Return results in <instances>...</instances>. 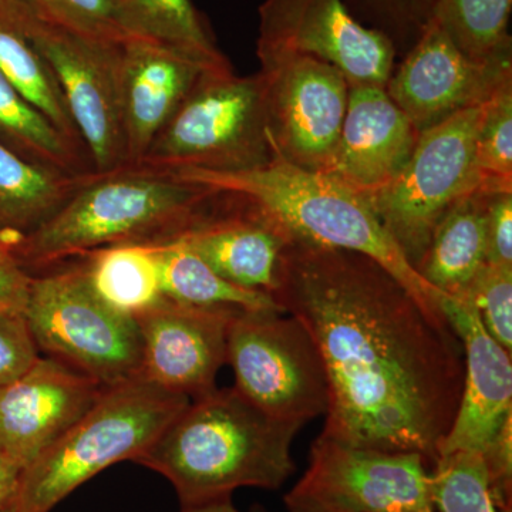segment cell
I'll use <instances>...</instances> for the list:
<instances>
[{
    "label": "cell",
    "instance_id": "obj_41",
    "mask_svg": "<svg viewBox=\"0 0 512 512\" xmlns=\"http://www.w3.org/2000/svg\"><path fill=\"white\" fill-rule=\"evenodd\" d=\"M431 512H437V511H431Z\"/></svg>",
    "mask_w": 512,
    "mask_h": 512
},
{
    "label": "cell",
    "instance_id": "obj_34",
    "mask_svg": "<svg viewBox=\"0 0 512 512\" xmlns=\"http://www.w3.org/2000/svg\"><path fill=\"white\" fill-rule=\"evenodd\" d=\"M39 352L23 315L0 312V389L22 376Z\"/></svg>",
    "mask_w": 512,
    "mask_h": 512
},
{
    "label": "cell",
    "instance_id": "obj_6",
    "mask_svg": "<svg viewBox=\"0 0 512 512\" xmlns=\"http://www.w3.org/2000/svg\"><path fill=\"white\" fill-rule=\"evenodd\" d=\"M272 156L261 73L211 70L202 74L134 167L165 174L237 173L262 167Z\"/></svg>",
    "mask_w": 512,
    "mask_h": 512
},
{
    "label": "cell",
    "instance_id": "obj_1",
    "mask_svg": "<svg viewBox=\"0 0 512 512\" xmlns=\"http://www.w3.org/2000/svg\"><path fill=\"white\" fill-rule=\"evenodd\" d=\"M274 298L305 326L325 365L320 436L417 453L431 470L463 392V343L447 319L369 256L296 238Z\"/></svg>",
    "mask_w": 512,
    "mask_h": 512
},
{
    "label": "cell",
    "instance_id": "obj_14",
    "mask_svg": "<svg viewBox=\"0 0 512 512\" xmlns=\"http://www.w3.org/2000/svg\"><path fill=\"white\" fill-rule=\"evenodd\" d=\"M510 77L512 57L477 62L430 22L402 64L394 67L386 92L421 133L458 111L487 103Z\"/></svg>",
    "mask_w": 512,
    "mask_h": 512
},
{
    "label": "cell",
    "instance_id": "obj_18",
    "mask_svg": "<svg viewBox=\"0 0 512 512\" xmlns=\"http://www.w3.org/2000/svg\"><path fill=\"white\" fill-rule=\"evenodd\" d=\"M440 308L463 343L464 382L439 458L453 453L484 456L512 419L511 353L488 335L470 303L444 296Z\"/></svg>",
    "mask_w": 512,
    "mask_h": 512
},
{
    "label": "cell",
    "instance_id": "obj_19",
    "mask_svg": "<svg viewBox=\"0 0 512 512\" xmlns=\"http://www.w3.org/2000/svg\"><path fill=\"white\" fill-rule=\"evenodd\" d=\"M211 70L215 69L146 37L133 36L121 43L120 113L126 167L141 160L202 74Z\"/></svg>",
    "mask_w": 512,
    "mask_h": 512
},
{
    "label": "cell",
    "instance_id": "obj_39",
    "mask_svg": "<svg viewBox=\"0 0 512 512\" xmlns=\"http://www.w3.org/2000/svg\"><path fill=\"white\" fill-rule=\"evenodd\" d=\"M181 512H239L235 505L232 504L231 497L221 498V500L210 501V503H202L195 505H187L183 507Z\"/></svg>",
    "mask_w": 512,
    "mask_h": 512
},
{
    "label": "cell",
    "instance_id": "obj_22",
    "mask_svg": "<svg viewBox=\"0 0 512 512\" xmlns=\"http://www.w3.org/2000/svg\"><path fill=\"white\" fill-rule=\"evenodd\" d=\"M90 174L66 173L35 163L0 140V234L19 238L35 231Z\"/></svg>",
    "mask_w": 512,
    "mask_h": 512
},
{
    "label": "cell",
    "instance_id": "obj_15",
    "mask_svg": "<svg viewBox=\"0 0 512 512\" xmlns=\"http://www.w3.org/2000/svg\"><path fill=\"white\" fill-rule=\"evenodd\" d=\"M238 312L163 298L137 315L141 377L191 400L214 392L218 372L227 365L229 325Z\"/></svg>",
    "mask_w": 512,
    "mask_h": 512
},
{
    "label": "cell",
    "instance_id": "obj_26",
    "mask_svg": "<svg viewBox=\"0 0 512 512\" xmlns=\"http://www.w3.org/2000/svg\"><path fill=\"white\" fill-rule=\"evenodd\" d=\"M131 36L178 50L210 69H231L191 0H114Z\"/></svg>",
    "mask_w": 512,
    "mask_h": 512
},
{
    "label": "cell",
    "instance_id": "obj_23",
    "mask_svg": "<svg viewBox=\"0 0 512 512\" xmlns=\"http://www.w3.org/2000/svg\"><path fill=\"white\" fill-rule=\"evenodd\" d=\"M0 73L64 137L86 153L55 77L30 42L18 0H0Z\"/></svg>",
    "mask_w": 512,
    "mask_h": 512
},
{
    "label": "cell",
    "instance_id": "obj_37",
    "mask_svg": "<svg viewBox=\"0 0 512 512\" xmlns=\"http://www.w3.org/2000/svg\"><path fill=\"white\" fill-rule=\"evenodd\" d=\"M22 471L0 453V512L16 497Z\"/></svg>",
    "mask_w": 512,
    "mask_h": 512
},
{
    "label": "cell",
    "instance_id": "obj_7",
    "mask_svg": "<svg viewBox=\"0 0 512 512\" xmlns=\"http://www.w3.org/2000/svg\"><path fill=\"white\" fill-rule=\"evenodd\" d=\"M32 276L23 318L37 348L103 387L141 377L136 318L97 296L83 262Z\"/></svg>",
    "mask_w": 512,
    "mask_h": 512
},
{
    "label": "cell",
    "instance_id": "obj_20",
    "mask_svg": "<svg viewBox=\"0 0 512 512\" xmlns=\"http://www.w3.org/2000/svg\"><path fill=\"white\" fill-rule=\"evenodd\" d=\"M420 131L390 99L386 87L352 86L332 160L323 174L369 194L389 184L412 157Z\"/></svg>",
    "mask_w": 512,
    "mask_h": 512
},
{
    "label": "cell",
    "instance_id": "obj_16",
    "mask_svg": "<svg viewBox=\"0 0 512 512\" xmlns=\"http://www.w3.org/2000/svg\"><path fill=\"white\" fill-rule=\"evenodd\" d=\"M103 390L55 357H37L0 389V453L25 471L92 409Z\"/></svg>",
    "mask_w": 512,
    "mask_h": 512
},
{
    "label": "cell",
    "instance_id": "obj_10",
    "mask_svg": "<svg viewBox=\"0 0 512 512\" xmlns=\"http://www.w3.org/2000/svg\"><path fill=\"white\" fill-rule=\"evenodd\" d=\"M18 3L26 33L55 77L93 173L126 167L120 113L121 43L53 25Z\"/></svg>",
    "mask_w": 512,
    "mask_h": 512
},
{
    "label": "cell",
    "instance_id": "obj_32",
    "mask_svg": "<svg viewBox=\"0 0 512 512\" xmlns=\"http://www.w3.org/2000/svg\"><path fill=\"white\" fill-rule=\"evenodd\" d=\"M363 25L392 40L397 53L409 52L429 26L433 0H346Z\"/></svg>",
    "mask_w": 512,
    "mask_h": 512
},
{
    "label": "cell",
    "instance_id": "obj_4",
    "mask_svg": "<svg viewBox=\"0 0 512 512\" xmlns=\"http://www.w3.org/2000/svg\"><path fill=\"white\" fill-rule=\"evenodd\" d=\"M173 175L242 198L274 218L296 239L369 256L399 279L427 312L446 319L440 308L443 293L427 284L410 265L365 198L330 175L296 167L275 151L268 164L254 170H187Z\"/></svg>",
    "mask_w": 512,
    "mask_h": 512
},
{
    "label": "cell",
    "instance_id": "obj_17",
    "mask_svg": "<svg viewBox=\"0 0 512 512\" xmlns=\"http://www.w3.org/2000/svg\"><path fill=\"white\" fill-rule=\"evenodd\" d=\"M293 239L264 211L217 192L210 207L170 241L187 245L225 281L274 298L282 256Z\"/></svg>",
    "mask_w": 512,
    "mask_h": 512
},
{
    "label": "cell",
    "instance_id": "obj_30",
    "mask_svg": "<svg viewBox=\"0 0 512 512\" xmlns=\"http://www.w3.org/2000/svg\"><path fill=\"white\" fill-rule=\"evenodd\" d=\"M478 190L512 191V77L488 100L476 143Z\"/></svg>",
    "mask_w": 512,
    "mask_h": 512
},
{
    "label": "cell",
    "instance_id": "obj_5",
    "mask_svg": "<svg viewBox=\"0 0 512 512\" xmlns=\"http://www.w3.org/2000/svg\"><path fill=\"white\" fill-rule=\"evenodd\" d=\"M190 402L143 377L104 387L92 409L22 471L16 512H50L106 468L136 461Z\"/></svg>",
    "mask_w": 512,
    "mask_h": 512
},
{
    "label": "cell",
    "instance_id": "obj_8",
    "mask_svg": "<svg viewBox=\"0 0 512 512\" xmlns=\"http://www.w3.org/2000/svg\"><path fill=\"white\" fill-rule=\"evenodd\" d=\"M487 103L421 131L403 170L362 195L416 271L444 214L478 190L476 143Z\"/></svg>",
    "mask_w": 512,
    "mask_h": 512
},
{
    "label": "cell",
    "instance_id": "obj_3",
    "mask_svg": "<svg viewBox=\"0 0 512 512\" xmlns=\"http://www.w3.org/2000/svg\"><path fill=\"white\" fill-rule=\"evenodd\" d=\"M217 192L173 174L137 167L92 173L35 231L8 242L29 272L120 244H163L190 227Z\"/></svg>",
    "mask_w": 512,
    "mask_h": 512
},
{
    "label": "cell",
    "instance_id": "obj_38",
    "mask_svg": "<svg viewBox=\"0 0 512 512\" xmlns=\"http://www.w3.org/2000/svg\"><path fill=\"white\" fill-rule=\"evenodd\" d=\"M285 505L289 512H342L330 510V508L323 507V505L299 497V495L293 494L291 491L285 495Z\"/></svg>",
    "mask_w": 512,
    "mask_h": 512
},
{
    "label": "cell",
    "instance_id": "obj_2",
    "mask_svg": "<svg viewBox=\"0 0 512 512\" xmlns=\"http://www.w3.org/2000/svg\"><path fill=\"white\" fill-rule=\"evenodd\" d=\"M305 423L276 419L235 387L191 400L134 463L167 478L183 507L238 488L279 490L295 473L292 444Z\"/></svg>",
    "mask_w": 512,
    "mask_h": 512
},
{
    "label": "cell",
    "instance_id": "obj_33",
    "mask_svg": "<svg viewBox=\"0 0 512 512\" xmlns=\"http://www.w3.org/2000/svg\"><path fill=\"white\" fill-rule=\"evenodd\" d=\"M461 302L470 303L488 335L512 352V266L484 264Z\"/></svg>",
    "mask_w": 512,
    "mask_h": 512
},
{
    "label": "cell",
    "instance_id": "obj_25",
    "mask_svg": "<svg viewBox=\"0 0 512 512\" xmlns=\"http://www.w3.org/2000/svg\"><path fill=\"white\" fill-rule=\"evenodd\" d=\"M153 245L156 247L164 298L205 308L284 311L271 295L248 291L225 281L187 245L178 241Z\"/></svg>",
    "mask_w": 512,
    "mask_h": 512
},
{
    "label": "cell",
    "instance_id": "obj_28",
    "mask_svg": "<svg viewBox=\"0 0 512 512\" xmlns=\"http://www.w3.org/2000/svg\"><path fill=\"white\" fill-rule=\"evenodd\" d=\"M512 0H433L430 22L477 62L512 57Z\"/></svg>",
    "mask_w": 512,
    "mask_h": 512
},
{
    "label": "cell",
    "instance_id": "obj_12",
    "mask_svg": "<svg viewBox=\"0 0 512 512\" xmlns=\"http://www.w3.org/2000/svg\"><path fill=\"white\" fill-rule=\"evenodd\" d=\"M291 493L342 512H431V473L423 456L356 447L319 436Z\"/></svg>",
    "mask_w": 512,
    "mask_h": 512
},
{
    "label": "cell",
    "instance_id": "obj_36",
    "mask_svg": "<svg viewBox=\"0 0 512 512\" xmlns=\"http://www.w3.org/2000/svg\"><path fill=\"white\" fill-rule=\"evenodd\" d=\"M32 275L19 264L8 244L0 239V312L23 315Z\"/></svg>",
    "mask_w": 512,
    "mask_h": 512
},
{
    "label": "cell",
    "instance_id": "obj_31",
    "mask_svg": "<svg viewBox=\"0 0 512 512\" xmlns=\"http://www.w3.org/2000/svg\"><path fill=\"white\" fill-rule=\"evenodd\" d=\"M39 18L79 35L109 43L133 37L124 28L114 0H19Z\"/></svg>",
    "mask_w": 512,
    "mask_h": 512
},
{
    "label": "cell",
    "instance_id": "obj_21",
    "mask_svg": "<svg viewBox=\"0 0 512 512\" xmlns=\"http://www.w3.org/2000/svg\"><path fill=\"white\" fill-rule=\"evenodd\" d=\"M490 192L474 191L444 214L417 272L444 296L461 301L485 264V211Z\"/></svg>",
    "mask_w": 512,
    "mask_h": 512
},
{
    "label": "cell",
    "instance_id": "obj_13",
    "mask_svg": "<svg viewBox=\"0 0 512 512\" xmlns=\"http://www.w3.org/2000/svg\"><path fill=\"white\" fill-rule=\"evenodd\" d=\"M272 150L296 167L323 173L338 144L349 83L332 64L284 56L261 62Z\"/></svg>",
    "mask_w": 512,
    "mask_h": 512
},
{
    "label": "cell",
    "instance_id": "obj_27",
    "mask_svg": "<svg viewBox=\"0 0 512 512\" xmlns=\"http://www.w3.org/2000/svg\"><path fill=\"white\" fill-rule=\"evenodd\" d=\"M0 140L20 156L72 174L93 173L82 148L63 136L0 73Z\"/></svg>",
    "mask_w": 512,
    "mask_h": 512
},
{
    "label": "cell",
    "instance_id": "obj_9",
    "mask_svg": "<svg viewBox=\"0 0 512 512\" xmlns=\"http://www.w3.org/2000/svg\"><path fill=\"white\" fill-rule=\"evenodd\" d=\"M235 389L276 419L308 423L329 409V383L315 342L284 311H239L228 330Z\"/></svg>",
    "mask_w": 512,
    "mask_h": 512
},
{
    "label": "cell",
    "instance_id": "obj_35",
    "mask_svg": "<svg viewBox=\"0 0 512 512\" xmlns=\"http://www.w3.org/2000/svg\"><path fill=\"white\" fill-rule=\"evenodd\" d=\"M485 239V264L512 266V191L488 194Z\"/></svg>",
    "mask_w": 512,
    "mask_h": 512
},
{
    "label": "cell",
    "instance_id": "obj_11",
    "mask_svg": "<svg viewBox=\"0 0 512 512\" xmlns=\"http://www.w3.org/2000/svg\"><path fill=\"white\" fill-rule=\"evenodd\" d=\"M256 56L259 63L315 57L345 74L349 87H386L397 50L389 37L363 25L346 0H264Z\"/></svg>",
    "mask_w": 512,
    "mask_h": 512
},
{
    "label": "cell",
    "instance_id": "obj_29",
    "mask_svg": "<svg viewBox=\"0 0 512 512\" xmlns=\"http://www.w3.org/2000/svg\"><path fill=\"white\" fill-rule=\"evenodd\" d=\"M431 473V501L437 512H501L481 454L440 457Z\"/></svg>",
    "mask_w": 512,
    "mask_h": 512
},
{
    "label": "cell",
    "instance_id": "obj_24",
    "mask_svg": "<svg viewBox=\"0 0 512 512\" xmlns=\"http://www.w3.org/2000/svg\"><path fill=\"white\" fill-rule=\"evenodd\" d=\"M93 291L107 305L136 318L164 298L153 244H120L82 256Z\"/></svg>",
    "mask_w": 512,
    "mask_h": 512
},
{
    "label": "cell",
    "instance_id": "obj_40",
    "mask_svg": "<svg viewBox=\"0 0 512 512\" xmlns=\"http://www.w3.org/2000/svg\"><path fill=\"white\" fill-rule=\"evenodd\" d=\"M2 512H16L15 498H13V500L10 501L8 505H6L5 510H3Z\"/></svg>",
    "mask_w": 512,
    "mask_h": 512
}]
</instances>
